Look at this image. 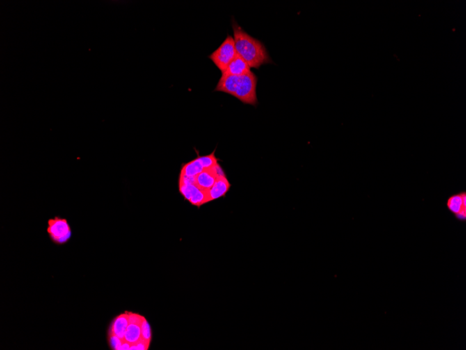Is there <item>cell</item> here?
Listing matches in <instances>:
<instances>
[{"label": "cell", "mask_w": 466, "mask_h": 350, "mask_svg": "<svg viewBox=\"0 0 466 350\" xmlns=\"http://www.w3.org/2000/svg\"><path fill=\"white\" fill-rule=\"evenodd\" d=\"M232 23L237 54L241 57L251 68L259 69L261 66L272 63L263 43L247 34L234 20Z\"/></svg>", "instance_id": "cell-1"}, {"label": "cell", "mask_w": 466, "mask_h": 350, "mask_svg": "<svg viewBox=\"0 0 466 350\" xmlns=\"http://www.w3.org/2000/svg\"><path fill=\"white\" fill-rule=\"evenodd\" d=\"M258 78L251 71L242 76L221 74L214 91L222 92L236 97L245 104L257 106Z\"/></svg>", "instance_id": "cell-2"}, {"label": "cell", "mask_w": 466, "mask_h": 350, "mask_svg": "<svg viewBox=\"0 0 466 350\" xmlns=\"http://www.w3.org/2000/svg\"><path fill=\"white\" fill-rule=\"evenodd\" d=\"M48 235L55 245L63 246L67 244L72 237V229L68 220L61 217L55 216L48 220Z\"/></svg>", "instance_id": "cell-3"}, {"label": "cell", "mask_w": 466, "mask_h": 350, "mask_svg": "<svg viewBox=\"0 0 466 350\" xmlns=\"http://www.w3.org/2000/svg\"><path fill=\"white\" fill-rule=\"evenodd\" d=\"M236 56L234 39L230 35H227L219 47L209 55V58L219 69L221 74H223Z\"/></svg>", "instance_id": "cell-4"}, {"label": "cell", "mask_w": 466, "mask_h": 350, "mask_svg": "<svg viewBox=\"0 0 466 350\" xmlns=\"http://www.w3.org/2000/svg\"><path fill=\"white\" fill-rule=\"evenodd\" d=\"M448 211L457 221L466 222V192L461 191L453 194L447 199L445 202Z\"/></svg>", "instance_id": "cell-5"}, {"label": "cell", "mask_w": 466, "mask_h": 350, "mask_svg": "<svg viewBox=\"0 0 466 350\" xmlns=\"http://www.w3.org/2000/svg\"><path fill=\"white\" fill-rule=\"evenodd\" d=\"M230 188L231 184L229 182L227 177L217 179L212 188L207 191L208 203L225 197Z\"/></svg>", "instance_id": "cell-6"}, {"label": "cell", "mask_w": 466, "mask_h": 350, "mask_svg": "<svg viewBox=\"0 0 466 350\" xmlns=\"http://www.w3.org/2000/svg\"><path fill=\"white\" fill-rule=\"evenodd\" d=\"M129 324V312L120 314L114 319L110 328V333L113 334L120 338L124 339V334Z\"/></svg>", "instance_id": "cell-7"}, {"label": "cell", "mask_w": 466, "mask_h": 350, "mask_svg": "<svg viewBox=\"0 0 466 350\" xmlns=\"http://www.w3.org/2000/svg\"><path fill=\"white\" fill-rule=\"evenodd\" d=\"M251 72V67L248 64L237 54L234 60L230 62L225 72L221 74L232 76H242Z\"/></svg>", "instance_id": "cell-8"}, {"label": "cell", "mask_w": 466, "mask_h": 350, "mask_svg": "<svg viewBox=\"0 0 466 350\" xmlns=\"http://www.w3.org/2000/svg\"><path fill=\"white\" fill-rule=\"evenodd\" d=\"M217 180L212 168L204 169L202 173L195 177V185L199 189L208 191L212 188Z\"/></svg>", "instance_id": "cell-9"}, {"label": "cell", "mask_w": 466, "mask_h": 350, "mask_svg": "<svg viewBox=\"0 0 466 350\" xmlns=\"http://www.w3.org/2000/svg\"><path fill=\"white\" fill-rule=\"evenodd\" d=\"M203 166H202L200 161L197 158L193 160L188 161L187 163L181 165V171L179 176L183 177H195L202 173L204 170Z\"/></svg>", "instance_id": "cell-10"}, {"label": "cell", "mask_w": 466, "mask_h": 350, "mask_svg": "<svg viewBox=\"0 0 466 350\" xmlns=\"http://www.w3.org/2000/svg\"><path fill=\"white\" fill-rule=\"evenodd\" d=\"M141 339V325L129 323L124 334V340L129 343H136Z\"/></svg>", "instance_id": "cell-11"}, {"label": "cell", "mask_w": 466, "mask_h": 350, "mask_svg": "<svg viewBox=\"0 0 466 350\" xmlns=\"http://www.w3.org/2000/svg\"><path fill=\"white\" fill-rule=\"evenodd\" d=\"M215 152H216V149H214L211 154L204 156L199 155L198 152H197V159H199L201 164L203 166L204 169H209V168H212L215 165L218 164L219 159L215 155Z\"/></svg>", "instance_id": "cell-12"}, {"label": "cell", "mask_w": 466, "mask_h": 350, "mask_svg": "<svg viewBox=\"0 0 466 350\" xmlns=\"http://www.w3.org/2000/svg\"><path fill=\"white\" fill-rule=\"evenodd\" d=\"M198 188L195 184H179V193L184 197V200L189 202L192 197L198 192Z\"/></svg>", "instance_id": "cell-13"}, {"label": "cell", "mask_w": 466, "mask_h": 350, "mask_svg": "<svg viewBox=\"0 0 466 350\" xmlns=\"http://www.w3.org/2000/svg\"><path fill=\"white\" fill-rule=\"evenodd\" d=\"M141 339L149 342H151L152 340V329L145 318H144L141 324Z\"/></svg>", "instance_id": "cell-14"}, {"label": "cell", "mask_w": 466, "mask_h": 350, "mask_svg": "<svg viewBox=\"0 0 466 350\" xmlns=\"http://www.w3.org/2000/svg\"><path fill=\"white\" fill-rule=\"evenodd\" d=\"M108 341H109L110 347L112 349L115 350H119L124 342V339L120 338L116 335L110 333L108 335Z\"/></svg>", "instance_id": "cell-15"}, {"label": "cell", "mask_w": 466, "mask_h": 350, "mask_svg": "<svg viewBox=\"0 0 466 350\" xmlns=\"http://www.w3.org/2000/svg\"><path fill=\"white\" fill-rule=\"evenodd\" d=\"M149 345H150V342L144 340L143 339H140L136 343L131 344L130 349L147 350L149 349Z\"/></svg>", "instance_id": "cell-16"}, {"label": "cell", "mask_w": 466, "mask_h": 350, "mask_svg": "<svg viewBox=\"0 0 466 350\" xmlns=\"http://www.w3.org/2000/svg\"><path fill=\"white\" fill-rule=\"evenodd\" d=\"M144 318L145 317H144L143 316L140 315V314L133 313V312H129V323L141 325Z\"/></svg>", "instance_id": "cell-17"}, {"label": "cell", "mask_w": 466, "mask_h": 350, "mask_svg": "<svg viewBox=\"0 0 466 350\" xmlns=\"http://www.w3.org/2000/svg\"><path fill=\"white\" fill-rule=\"evenodd\" d=\"M211 168H212L215 175L216 176L217 179H220V178L226 177V174H225V171H224L223 168L220 166V165L218 164V163Z\"/></svg>", "instance_id": "cell-18"}, {"label": "cell", "mask_w": 466, "mask_h": 350, "mask_svg": "<svg viewBox=\"0 0 466 350\" xmlns=\"http://www.w3.org/2000/svg\"><path fill=\"white\" fill-rule=\"evenodd\" d=\"M131 344H130L129 343V342H126V341L124 340L123 344H122V345H121V347H120V349H119V350H129L130 349V347H131Z\"/></svg>", "instance_id": "cell-19"}]
</instances>
